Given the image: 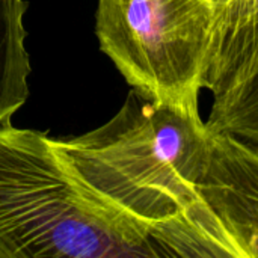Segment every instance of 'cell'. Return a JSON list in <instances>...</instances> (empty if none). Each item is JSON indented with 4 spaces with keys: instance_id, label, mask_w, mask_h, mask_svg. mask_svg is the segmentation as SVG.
Instances as JSON below:
<instances>
[{
    "instance_id": "3957f363",
    "label": "cell",
    "mask_w": 258,
    "mask_h": 258,
    "mask_svg": "<svg viewBox=\"0 0 258 258\" xmlns=\"http://www.w3.org/2000/svg\"><path fill=\"white\" fill-rule=\"evenodd\" d=\"M213 20L209 0H98L95 29L133 89L200 115Z\"/></svg>"
},
{
    "instance_id": "52a82bcc",
    "label": "cell",
    "mask_w": 258,
    "mask_h": 258,
    "mask_svg": "<svg viewBox=\"0 0 258 258\" xmlns=\"http://www.w3.org/2000/svg\"><path fill=\"white\" fill-rule=\"evenodd\" d=\"M258 26V0H227L215 8L209 54L237 33Z\"/></svg>"
},
{
    "instance_id": "6da1fadb",
    "label": "cell",
    "mask_w": 258,
    "mask_h": 258,
    "mask_svg": "<svg viewBox=\"0 0 258 258\" xmlns=\"http://www.w3.org/2000/svg\"><path fill=\"white\" fill-rule=\"evenodd\" d=\"M162 258L156 231L95 192L44 133L0 125V258Z\"/></svg>"
},
{
    "instance_id": "8992f818",
    "label": "cell",
    "mask_w": 258,
    "mask_h": 258,
    "mask_svg": "<svg viewBox=\"0 0 258 258\" xmlns=\"http://www.w3.org/2000/svg\"><path fill=\"white\" fill-rule=\"evenodd\" d=\"M24 12V0H0V125L11 122L29 97Z\"/></svg>"
},
{
    "instance_id": "ba28073f",
    "label": "cell",
    "mask_w": 258,
    "mask_h": 258,
    "mask_svg": "<svg viewBox=\"0 0 258 258\" xmlns=\"http://www.w3.org/2000/svg\"><path fill=\"white\" fill-rule=\"evenodd\" d=\"M209 2H210V3H212V5H213L215 8H216V6H219V5H222V3H225L227 0H209Z\"/></svg>"
},
{
    "instance_id": "277c9868",
    "label": "cell",
    "mask_w": 258,
    "mask_h": 258,
    "mask_svg": "<svg viewBox=\"0 0 258 258\" xmlns=\"http://www.w3.org/2000/svg\"><path fill=\"white\" fill-rule=\"evenodd\" d=\"M213 258H258V148L207 130L197 197L183 210Z\"/></svg>"
},
{
    "instance_id": "7a4b0ae2",
    "label": "cell",
    "mask_w": 258,
    "mask_h": 258,
    "mask_svg": "<svg viewBox=\"0 0 258 258\" xmlns=\"http://www.w3.org/2000/svg\"><path fill=\"white\" fill-rule=\"evenodd\" d=\"M206 139L201 115L132 89L109 122L54 142L95 192L154 228L157 240L159 228L197 197Z\"/></svg>"
},
{
    "instance_id": "5b68a950",
    "label": "cell",
    "mask_w": 258,
    "mask_h": 258,
    "mask_svg": "<svg viewBox=\"0 0 258 258\" xmlns=\"http://www.w3.org/2000/svg\"><path fill=\"white\" fill-rule=\"evenodd\" d=\"M204 89L213 95L206 128L233 135L258 148V26L209 54Z\"/></svg>"
}]
</instances>
